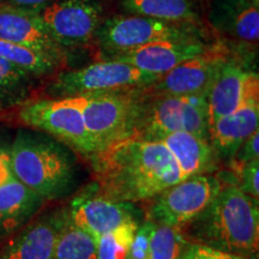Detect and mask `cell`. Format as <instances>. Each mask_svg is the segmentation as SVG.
<instances>
[{
    "label": "cell",
    "mask_w": 259,
    "mask_h": 259,
    "mask_svg": "<svg viewBox=\"0 0 259 259\" xmlns=\"http://www.w3.org/2000/svg\"><path fill=\"white\" fill-rule=\"evenodd\" d=\"M97 187L116 202L151 200L183 180L179 167L161 141L132 135L92 157Z\"/></svg>",
    "instance_id": "1"
},
{
    "label": "cell",
    "mask_w": 259,
    "mask_h": 259,
    "mask_svg": "<svg viewBox=\"0 0 259 259\" xmlns=\"http://www.w3.org/2000/svg\"><path fill=\"white\" fill-rule=\"evenodd\" d=\"M232 30L239 40L252 45L257 44L259 40L258 4H250L239 9L233 18Z\"/></svg>",
    "instance_id": "26"
},
{
    "label": "cell",
    "mask_w": 259,
    "mask_h": 259,
    "mask_svg": "<svg viewBox=\"0 0 259 259\" xmlns=\"http://www.w3.org/2000/svg\"><path fill=\"white\" fill-rule=\"evenodd\" d=\"M19 119L27 126L52 135L84 156L92 158L99 153L87 131L82 112L71 97L29 102L19 111Z\"/></svg>",
    "instance_id": "6"
},
{
    "label": "cell",
    "mask_w": 259,
    "mask_h": 259,
    "mask_svg": "<svg viewBox=\"0 0 259 259\" xmlns=\"http://www.w3.org/2000/svg\"><path fill=\"white\" fill-rule=\"evenodd\" d=\"M141 223L132 220L96 239L97 259H131L132 244Z\"/></svg>",
    "instance_id": "24"
},
{
    "label": "cell",
    "mask_w": 259,
    "mask_h": 259,
    "mask_svg": "<svg viewBox=\"0 0 259 259\" xmlns=\"http://www.w3.org/2000/svg\"><path fill=\"white\" fill-rule=\"evenodd\" d=\"M158 78L118 60L107 59L78 70L60 73L52 84L59 97H73L111 90L151 85Z\"/></svg>",
    "instance_id": "8"
},
{
    "label": "cell",
    "mask_w": 259,
    "mask_h": 259,
    "mask_svg": "<svg viewBox=\"0 0 259 259\" xmlns=\"http://www.w3.org/2000/svg\"><path fill=\"white\" fill-rule=\"evenodd\" d=\"M259 126V79L253 73L240 106L209 127V142L218 157L231 158Z\"/></svg>",
    "instance_id": "11"
},
{
    "label": "cell",
    "mask_w": 259,
    "mask_h": 259,
    "mask_svg": "<svg viewBox=\"0 0 259 259\" xmlns=\"http://www.w3.org/2000/svg\"><path fill=\"white\" fill-rule=\"evenodd\" d=\"M208 51L197 37H180L145 45L137 50L115 54L109 59L128 64L135 69L161 77L168 71Z\"/></svg>",
    "instance_id": "12"
},
{
    "label": "cell",
    "mask_w": 259,
    "mask_h": 259,
    "mask_svg": "<svg viewBox=\"0 0 259 259\" xmlns=\"http://www.w3.org/2000/svg\"><path fill=\"white\" fill-rule=\"evenodd\" d=\"M31 73L0 58V101L14 100L25 92Z\"/></svg>",
    "instance_id": "25"
},
{
    "label": "cell",
    "mask_w": 259,
    "mask_h": 259,
    "mask_svg": "<svg viewBox=\"0 0 259 259\" xmlns=\"http://www.w3.org/2000/svg\"><path fill=\"white\" fill-rule=\"evenodd\" d=\"M6 4L12 6H17V8L28 9V10H37L42 8L48 0H6Z\"/></svg>",
    "instance_id": "31"
},
{
    "label": "cell",
    "mask_w": 259,
    "mask_h": 259,
    "mask_svg": "<svg viewBox=\"0 0 259 259\" xmlns=\"http://www.w3.org/2000/svg\"><path fill=\"white\" fill-rule=\"evenodd\" d=\"M254 160H259V130L245 139L234 156L229 160V164L231 167H236Z\"/></svg>",
    "instance_id": "29"
},
{
    "label": "cell",
    "mask_w": 259,
    "mask_h": 259,
    "mask_svg": "<svg viewBox=\"0 0 259 259\" xmlns=\"http://www.w3.org/2000/svg\"><path fill=\"white\" fill-rule=\"evenodd\" d=\"M0 58L31 74L50 73L59 63V56L22 45L0 40Z\"/></svg>",
    "instance_id": "22"
},
{
    "label": "cell",
    "mask_w": 259,
    "mask_h": 259,
    "mask_svg": "<svg viewBox=\"0 0 259 259\" xmlns=\"http://www.w3.org/2000/svg\"><path fill=\"white\" fill-rule=\"evenodd\" d=\"M11 178H14V174L10 163V154L4 149H0V185L5 184Z\"/></svg>",
    "instance_id": "30"
},
{
    "label": "cell",
    "mask_w": 259,
    "mask_h": 259,
    "mask_svg": "<svg viewBox=\"0 0 259 259\" xmlns=\"http://www.w3.org/2000/svg\"><path fill=\"white\" fill-rule=\"evenodd\" d=\"M227 59L218 51H206L162 74L151 84L163 96L206 95L213 77Z\"/></svg>",
    "instance_id": "14"
},
{
    "label": "cell",
    "mask_w": 259,
    "mask_h": 259,
    "mask_svg": "<svg viewBox=\"0 0 259 259\" xmlns=\"http://www.w3.org/2000/svg\"><path fill=\"white\" fill-rule=\"evenodd\" d=\"M235 4L240 8H244L246 5H250V4H258V0H234Z\"/></svg>",
    "instance_id": "32"
},
{
    "label": "cell",
    "mask_w": 259,
    "mask_h": 259,
    "mask_svg": "<svg viewBox=\"0 0 259 259\" xmlns=\"http://www.w3.org/2000/svg\"><path fill=\"white\" fill-rule=\"evenodd\" d=\"M189 244L181 229L147 220L135 235L131 259H179Z\"/></svg>",
    "instance_id": "19"
},
{
    "label": "cell",
    "mask_w": 259,
    "mask_h": 259,
    "mask_svg": "<svg viewBox=\"0 0 259 259\" xmlns=\"http://www.w3.org/2000/svg\"><path fill=\"white\" fill-rule=\"evenodd\" d=\"M44 199L16 178L0 185V231H10L28 220Z\"/></svg>",
    "instance_id": "20"
},
{
    "label": "cell",
    "mask_w": 259,
    "mask_h": 259,
    "mask_svg": "<svg viewBox=\"0 0 259 259\" xmlns=\"http://www.w3.org/2000/svg\"><path fill=\"white\" fill-rule=\"evenodd\" d=\"M156 141L164 144L179 167L183 179L211 174L218 166V155L208 139L189 132H174Z\"/></svg>",
    "instance_id": "18"
},
{
    "label": "cell",
    "mask_w": 259,
    "mask_h": 259,
    "mask_svg": "<svg viewBox=\"0 0 259 259\" xmlns=\"http://www.w3.org/2000/svg\"><path fill=\"white\" fill-rule=\"evenodd\" d=\"M95 36L102 50L112 57L153 42L192 36V30L178 23L128 15L116 16L106 21Z\"/></svg>",
    "instance_id": "9"
},
{
    "label": "cell",
    "mask_w": 259,
    "mask_h": 259,
    "mask_svg": "<svg viewBox=\"0 0 259 259\" xmlns=\"http://www.w3.org/2000/svg\"><path fill=\"white\" fill-rule=\"evenodd\" d=\"M48 34L59 46L84 45L95 36L101 8L92 0H63L40 11Z\"/></svg>",
    "instance_id": "10"
},
{
    "label": "cell",
    "mask_w": 259,
    "mask_h": 259,
    "mask_svg": "<svg viewBox=\"0 0 259 259\" xmlns=\"http://www.w3.org/2000/svg\"><path fill=\"white\" fill-rule=\"evenodd\" d=\"M231 168V173L234 179L233 184L245 194L259 202V160Z\"/></svg>",
    "instance_id": "27"
},
{
    "label": "cell",
    "mask_w": 259,
    "mask_h": 259,
    "mask_svg": "<svg viewBox=\"0 0 259 259\" xmlns=\"http://www.w3.org/2000/svg\"><path fill=\"white\" fill-rule=\"evenodd\" d=\"M53 259H97L96 239L74 225L69 213L58 235Z\"/></svg>",
    "instance_id": "23"
},
{
    "label": "cell",
    "mask_w": 259,
    "mask_h": 259,
    "mask_svg": "<svg viewBox=\"0 0 259 259\" xmlns=\"http://www.w3.org/2000/svg\"><path fill=\"white\" fill-rule=\"evenodd\" d=\"M9 154L14 177L44 200L64 196L72 187L73 161L59 145L19 134Z\"/></svg>",
    "instance_id": "3"
},
{
    "label": "cell",
    "mask_w": 259,
    "mask_h": 259,
    "mask_svg": "<svg viewBox=\"0 0 259 259\" xmlns=\"http://www.w3.org/2000/svg\"><path fill=\"white\" fill-rule=\"evenodd\" d=\"M136 211L132 203L116 202L94 190L74 198L67 213L74 225L99 239L122 223L137 220Z\"/></svg>",
    "instance_id": "13"
},
{
    "label": "cell",
    "mask_w": 259,
    "mask_h": 259,
    "mask_svg": "<svg viewBox=\"0 0 259 259\" xmlns=\"http://www.w3.org/2000/svg\"><path fill=\"white\" fill-rule=\"evenodd\" d=\"M0 40L60 57L61 47L48 34L37 10L0 4Z\"/></svg>",
    "instance_id": "15"
},
{
    "label": "cell",
    "mask_w": 259,
    "mask_h": 259,
    "mask_svg": "<svg viewBox=\"0 0 259 259\" xmlns=\"http://www.w3.org/2000/svg\"><path fill=\"white\" fill-rule=\"evenodd\" d=\"M189 226L197 244L248 259L258 253L259 202L234 184H223L208 208Z\"/></svg>",
    "instance_id": "2"
},
{
    "label": "cell",
    "mask_w": 259,
    "mask_h": 259,
    "mask_svg": "<svg viewBox=\"0 0 259 259\" xmlns=\"http://www.w3.org/2000/svg\"><path fill=\"white\" fill-rule=\"evenodd\" d=\"M252 74L234 61L226 60L220 66L206 94L209 127L240 106Z\"/></svg>",
    "instance_id": "17"
},
{
    "label": "cell",
    "mask_w": 259,
    "mask_h": 259,
    "mask_svg": "<svg viewBox=\"0 0 259 259\" xmlns=\"http://www.w3.org/2000/svg\"><path fill=\"white\" fill-rule=\"evenodd\" d=\"M222 186L221 179L213 174H200L180 180L153 198L148 220L183 229L208 208Z\"/></svg>",
    "instance_id": "7"
},
{
    "label": "cell",
    "mask_w": 259,
    "mask_h": 259,
    "mask_svg": "<svg viewBox=\"0 0 259 259\" xmlns=\"http://www.w3.org/2000/svg\"><path fill=\"white\" fill-rule=\"evenodd\" d=\"M125 10L132 15L180 23L196 18L192 0H124Z\"/></svg>",
    "instance_id": "21"
},
{
    "label": "cell",
    "mask_w": 259,
    "mask_h": 259,
    "mask_svg": "<svg viewBox=\"0 0 259 259\" xmlns=\"http://www.w3.org/2000/svg\"><path fill=\"white\" fill-rule=\"evenodd\" d=\"M174 132H189L209 141L206 95H161L150 106H144L135 135L158 139Z\"/></svg>",
    "instance_id": "5"
},
{
    "label": "cell",
    "mask_w": 259,
    "mask_h": 259,
    "mask_svg": "<svg viewBox=\"0 0 259 259\" xmlns=\"http://www.w3.org/2000/svg\"><path fill=\"white\" fill-rule=\"evenodd\" d=\"M99 153L135 135L144 105L135 88L85 94L71 97ZM97 153V154H99Z\"/></svg>",
    "instance_id": "4"
},
{
    "label": "cell",
    "mask_w": 259,
    "mask_h": 259,
    "mask_svg": "<svg viewBox=\"0 0 259 259\" xmlns=\"http://www.w3.org/2000/svg\"><path fill=\"white\" fill-rule=\"evenodd\" d=\"M179 259H248L242 255L228 253L210 246L197 244V242H190L180 255Z\"/></svg>",
    "instance_id": "28"
},
{
    "label": "cell",
    "mask_w": 259,
    "mask_h": 259,
    "mask_svg": "<svg viewBox=\"0 0 259 259\" xmlns=\"http://www.w3.org/2000/svg\"><path fill=\"white\" fill-rule=\"evenodd\" d=\"M67 210L52 212L22 231L0 253V259H53Z\"/></svg>",
    "instance_id": "16"
}]
</instances>
